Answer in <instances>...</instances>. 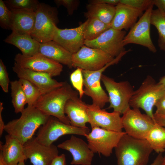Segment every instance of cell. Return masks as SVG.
I'll return each mask as SVG.
<instances>
[{
	"instance_id": "cell-21",
	"label": "cell",
	"mask_w": 165,
	"mask_h": 165,
	"mask_svg": "<svg viewBox=\"0 0 165 165\" xmlns=\"http://www.w3.org/2000/svg\"><path fill=\"white\" fill-rule=\"evenodd\" d=\"M5 142L3 145L0 141V153L7 165H17L27 159L24 145L16 138L7 134Z\"/></svg>"
},
{
	"instance_id": "cell-20",
	"label": "cell",
	"mask_w": 165,
	"mask_h": 165,
	"mask_svg": "<svg viewBox=\"0 0 165 165\" xmlns=\"http://www.w3.org/2000/svg\"><path fill=\"white\" fill-rule=\"evenodd\" d=\"M115 14L111 24L112 28L118 30L128 31L137 22L143 11L119 3L116 6Z\"/></svg>"
},
{
	"instance_id": "cell-35",
	"label": "cell",
	"mask_w": 165,
	"mask_h": 165,
	"mask_svg": "<svg viewBox=\"0 0 165 165\" xmlns=\"http://www.w3.org/2000/svg\"><path fill=\"white\" fill-rule=\"evenodd\" d=\"M119 3L143 11L153 5L152 0H120Z\"/></svg>"
},
{
	"instance_id": "cell-16",
	"label": "cell",
	"mask_w": 165,
	"mask_h": 165,
	"mask_svg": "<svg viewBox=\"0 0 165 165\" xmlns=\"http://www.w3.org/2000/svg\"><path fill=\"white\" fill-rule=\"evenodd\" d=\"M24 147L27 159H29L32 165H50L58 156L57 146L53 144L50 146L43 145L35 137L26 142Z\"/></svg>"
},
{
	"instance_id": "cell-29",
	"label": "cell",
	"mask_w": 165,
	"mask_h": 165,
	"mask_svg": "<svg viewBox=\"0 0 165 165\" xmlns=\"http://www.w3.org/2000/svg\"><path fill=\"white\" fill-rule=\"evenodd\" d=\"M151 24L157 29L158 34V46L161 50L165 51V13L157 9L152 10Z\"/></svg>"
},
{
	"instance_id": "cell-43",
	"label": "cell",
	"mask_w": 165,
	"mask_h": 165,
	"mask_svg": "<svg viewBox=\"0 0 165 165\" xmlns=\"http://www.w3.org/2000/svg\"><path fill=\"white\" fill-rule=\"evenodd\" d=\"M3 109L2 103L0 102V136H2L6 124L3 121L2 116V112Z\"/></svg>"
},
{
	"instance_id": "cell-40",
	"label": "cell",
	"mask_w": 165,
	"mask_h": 165,
	"mask_svg": "<svg viewBox=\"0 0 165 165\" xmlns=\"http://www.w3.org/2000/svg\"><path fill=\"white\" fill-rule=\"evenodd\" d=\"M66 164L65 156L62 154L56 157L50 165H66Z\"/></svg>"
},
{
	"instance_id": "cell-10",
	"label": "cell",
	"mask_w": 165,
	"mask_h": 165,
	"mask_svg": "<svg viewBox=\"0 0 165 165\" xmlns=\"http://www.w3.org/2000/svg\"><path fill=\"white\" fill-rule=\"evenodd\" d=\"M114 58L100 49L84 45L72 54V61L73 67L95 71L102 68Z\"/></svg>"
},
{
	"instance_id": "cell-27",
	"label": "cell",
	"mask_w": 165,
	"mask_h": 165,
	"mask_svg": "<svg viewBox=\"0 0 165 165\" xmlns=\"http://www.w3.org/2000/svg\"><path fill=\"white\" fill-rule=\"evenodd\" d=\"M145 139L153 150L157 153H162L165 151V128L155 123Z\"/></svg>"
},
{
	"instance_id": "cell-2",
	"label": "cell",
	"mask_w": 165,
	"mask_h": 165,
	"mask_svg": "<svg viewBox=\"0 0 165 165\" xmlns=\"http://www.w3.org/2000/svg\"><path fill=\"white\" fill-rule=\"evenodd\" d=\"M79 93L66 82L62 86L41 95L33 106L46 114L54 117L61 122L70 124L64 113V108L68 101L78 97Z\"/></svg>"
},
{
	"instance_id": "cell-23",
	"label": "cell",
	"mask_w": 165,
	"mask_h": 165,
	"mask_svg": "<svg viewBox=\"0 0 165 165\" xmlns=\"http://www.w3.org/2000/svg\"><path fill=\"white\" fill-rule=\"evenodd\" d=\"M18 48L23 55L33 56L38 53L40 43L33 38L30 34L13 31L4 40Z\"/></svg>"
},
{
	"instance_id": "cell-18",
	"label": "cell",
	"mask_w": 165,
	"mask_h": 165,
	"mask_svg": "<svg viewBox=\"0 0 165 165\" xmlns=\"http://www.w3.org/2000/svg\"><path fill=\"white\" fill-rule=\"evenodd\" d=\"M86 23L85 21L77 27L69 29L57 27L52 40L72 54L76 53L84 45L83 30Z\"/></svg>"
},
{
	"instance_id": "cell-25",
	"label": "cell",
	"mask_w": 165,
	"mask_h": 165,
	"mask_svg": "<svg viewBox=\"0 0 165 165\" xmlns=\"http://www.w3.org/2000/svg\"><path fill=\"white\" fill-rule=\"evenodd\" d=\"M38 53L50 59L67 65L70 68H73L72 54L53 40L40 43Z\"/></svg>"
},
{
	"instance_id": "cell-36",
	"label": "cell",
	"mask_w": 165,
	"mask_h": 165,
	"mask_svg": "<svg viewBox=\"0 0 165 165\" xmlns=\"http://www.w3.org/2000/svg\"><path fill=\"white\" fill-rule=\"evenodd\" d=\"M10 82L6 67L2 60L0 59V86L4 92H8V87Z\"/></svg>"
},
{
	"instance_id": "cell-48",
	"label": "cell",
	"mask_w": 165,
	"mask_h": 165,
	"mask_svg": "<svg viewBox=\"0 0 165 165\" xmlns=\"http://www.w3.org/2000/svg\"><path fill=\"white\" fill-rule=\"evenodd\" d=\"M24 161H23L19 162L17 165H25Z\"/></svg>"
},
{
	"instance_id": "cell-44",
	"label": "cell",
	"mask_w": 165,
	"mask_h": 165,
	"mask_svg": "<svg viewBox=\"0 0 165 165\" xmlns=\"http://www.w3.org/2000/svg\"><path fill=\"white\" fill-rule=\"evenodd\" d=\"M163 158L162 153H159L152 163L146 165H162Z\"/></svg>"
},
{
	"instance_id": "cell-8",
	"label": "cell",
	"mask_w": 165,
	"mask_h": 165,
	"mask_svg": "<svg viewBox=\"0 0 165 165\" xmlns=\"http://www.w3.org/2000/svg\"><path fill=\"white\" fill-rule=\"evenodd\" d=\"M87 127H77L65 124L54 117L50 116L46 122L38 128L35 137L41 144L46 146L53 144L61 136L76 134L86 137L90 133Z\"/></svg>"
},
{
	"instance_id": "cell-34",
	"label": "cell",
	"mask_w": 165,
	"mask_h": 165,
	"mask_svg": "<svg viewBox=\"0 0 165 165\" xmlns=\"http://www.w3.org/2000/svg\"><path fill=\"white\" fill-rule=\"evenodd\" d=\"M12 12L4 1L0 0V25L3 28L10 29Z\"/></svg>"
},
{
	"instance_id": "cell-38",
	"label": "cell",
	"mask_w": 165,
	"mask_h": 165,
	"mask_svg": "<svg viewBox=\"0 0 165 165\" xmlns=\"http://www.w3.org/2000/svg\"><path fill=\"white\" fill-rule=\"evenodd\" d=\"M155 106L156 108L155 113L165 115V96L159 99L156 103Z\"/></svg>"
},
{
	"instance_id": "cell-7",
	"label": "cell",
	"mask_w": 165,
	"mask_h": 165,
	"mask_svg": "<svg viewBox=\"0 0 165 165\" xmlns=\"http://www.w3.org/2000/svg\"><path fill=\"white\" fill-rule=\"evenodd\" d=\"M101 81L107 91L110 105L108 108L123 114L130 108V101L134 93L133 87L127 81L119 82L102 75Z\"/></svg>"
},
{
	"instance_id": "cell-37",
	"label": "cell",
	"mask_w": 165,
	"mask_h": 165,
	"mask_svg": "<svg viewBox=\"0 0 165 165\" xmlns=\"http://www.w3.org/2000/svg\"><path fill=\"white\" fill-rule=\"evenodd\" d=\"M54 2L57 6L63 5L66 8L69 15L77 9L79 3V1L76 0H55Z\"/></svg>"
},
{
	"instance_id": "cell-46",
	"label": "cell",
	"mask_w": 165,
	"mask_h": 165,
	"mask_svg": "<svg viewBox=\"0 0 165 165\" xmlns=\"http://www.w3.org/2000/svg\"><path fill=\"white\" fill-rule=\"evenodd\" d=\"M0 165H7L4 162L1 153H0Z\"/></svg>"
},
{
	"instance_id": "cell-6",
	"label": "cell",
	"mask_w": 165,
	"mask_h": 165,
	"mask_svg": "<svg viewBox=\"0 0 165 165\" xmlns=\"http://www.w3.org/2000/svg\"><path fill=\"white\" fill-rule=\"evenodd\" d=\"M58 20L56 9L40 3L36 12V17L31 36L40 43L52 40Z\"/></svg>"
},
{
	"instance_id": "cell-9",
	"label": "cell",
	"mask_w": 165,
	"mask_h": 165,
	"mask_svg": "<svg viewBox=\"0 0 165 165\" xmlns=\"http://www.w3.org/2000/svg\"><path fill=\"white\" fill-rule=\"evenodd\" d=\"M126 134L125 131L117 132L96 127L92 128L86 137L89 147L94 153L109 157Z\"/></svg>"
},
{
	"instance_id": "cell-13",
	"label": "cell",
	"mask_w": 165,
	"mask_h": 165,
	"mask_svg": "<svg viewBox=\"0 0 165 165\" xmlns=\"http://www.w3.org/2000/svg\"><path fill=\"white\" fill-rule=\"evenodd\" d=\"M126 35L125 31L118 30L111 28L96 39L85 41L84 45L100 49L115 58L126 50L122 42Z\"/></svg>"
},
{
	"instance_id": "cell-39",
	"label": "cell",
	"mask_w": 165,
	"mask_h": 165,
	"mask_svg": "<svg viewBox=\"0 0 165 165\" xmlns=\"http://www.w3.org/2000/svg\"><path fill=\"white\" fill-rule=\"evenodd\" d=\"M120 0H91L88 2L89 4H106L116 6L119 3Z\"/></svg>"
},
{
	"instance_id": "cell-5",
	"label": "cell",
	"mask_w": 165,
	"mask_h": 165,
	"mask_svg": "<svg viewBox=\"0 0 165 165\" xmlns=\"http://www.w3.org/2000/svg\"><path fill=\"white\" fill-rule=\"evenodd\" d=\"M129 50L121 52L117 57L104 67L97 70L90 71L82 70L84 94L91 97L92 104L103 108L109 102V98L102 88L101 83L103 72L110 66L117 64Z\"/></svg>"
},
{
	"instance_id": "cell-19",
	"label": "cell",
	"mask_w": 165,
	"mask_h": 165,
	"mask_svg": "<svg viewBox=\"0 0 165 165\" xmlns=\"http://www.w3.org/2000/svg\"><path fill=\"white\" fill-rule=\"evenodd\" d=\"M57 147L71 153L72 156L71 165H91L94 153L90 148L88 144L82 139L72 135Z\"/></svg>"
},
{
	"instance_id": "cell-28",
	"label": "cell",
	"mask_w": 165,
	"mask_h": 165,
	"mask_svg": "<svg viewBox=\"0 0 165 165\" xmlns=\"http://www.w3.org/2000/svg\"><path fill=\"white\" fill-rule=\"evenodd\" d=\"M86 22L83 30L85 41L94 40L111 28V25L106 24L94 18H88Z\"/></svg>"
},
{
	"instance_id": "cell-22",
	"label": "cell",
	"mask_w": 165,
	"mask_h": 165,
	"mask_svg": "<svg viewBox=\"0 0 165 165\" xmlns=\"http://www.w3.org/2000/svg\"><path fill=\"white\" fill-rule=\"evenodd\" d=\"M87 108V104L79 97L68 100L65 105L64 111L70 124L77 127H87L86 124L89 122Z\"/></svg>"
},
{
	"instance_id": "cell-11",
	"label": "cell",
	"mask_w": 165,
	"mask_h": 165,
	"mask_svg": "<svg viewBox=\"0 0 165 165\" xmlns=\"http://www.w3.org/2000/svg\"><path fill=\"white\" fill-rule=\"evenodd\" d=\"M123 128L126 134L133 138L145 139L149 132L155 124L154 120L139 109L129 108L122 117Z\"/></svg>"
},
{
	"instance_id": "cell-15",
	"label": "cell",
	"mask_w": 165,
	"mask_h": 165,
	"mask_svg": "<svg viewBox=\"0 0 165 165\" xmlns=\"http://www.w3.org/2000/svg\"><path fill=\"white\" fill-rule=\"evenodd\" d=\"M87 106L89 123L91 128L97 127L115 132L123 131L122 117L120 113L114 111L108 112L93 104H87Z\"/></svg>"
},
{
	"instance_id": "cell-1",
	"label": "cell",
	"mask_w": 165,
	"mask_h": 165,
	"mask_svg": "<svg viewBox=\"0 0 165 165\" xmlns=\"http://www.w3.org/2000/svg\"><path fill=\"white\" fill-rule=\"evenodd\" d=\"M20 117L6 124L5 131L24 145L33 136L36 131L48 120L50 116L33 106H28Z\"/></svg>"
},
{
	"instance_id": "cell-24",
	"label": "cell",
	"mask_w": 165,
	"mask_h": 165,
	"mask_svg": "<svg viewBox=\"0 0 165 165\" xmlns=\"http://www.w3.org/2000/svg\"><path fill=\"white\" fill-rule=\"evenodd\" d=\"M11 11L10 29L31 35L34 26L36 11L29 9H14Z\"/></svg>"
},
{
	"instance_id": "cell-4",
	"label": "cell",
	"mask_w": 165,
	"mask_h": 165,
	"mask_svg": "<svg viewBox=\"0 0 165 165\" xmlns=\"http://www.w3.org/2000/svg\"><path fill=\"white\" fill-rule=\"evenodd\" d=\"M165 96L163 86L156 83L151 76L148 75L139 87L134 91L129 105L132 108H141L154 120L153 108L156 102Z\"/></svg>"
},
{
	"instance_id": "cell-12",
	"label": "cell",
	"mask_w": 165,
	"mask_h": 165,
	"mask_svg": "<svg viewBox=\"0 0 165 165\" xmlns=\"http://www.w3.org/2000/svg\"><path fill=\"white\" fill-rule=\"evenodd\" d=\"M153 6L151 5L145 11L126 35L122 42L124 46L129 44H136L147 48L153 53L156 52L157 50L150 35L151 17Z\"/></svg>"
},
{
	"instance_id": "cell-45",
	"label": "cell",
	"mask_w": 165,
	"mask_h": 165,
	"mask_svg": "<svg viewBox=\"0 0 165 165\" xmlns=\"http://www.w3.org/2000/svg\"><path fill=\"white\" fill-rule=\"evenodd\" d=\"M158 83L163 86L165 89V76L161 78Z\"/></svg>"
},
{
	"instance_id": "cell-31",
	"label": "cell",
	"mask_w": 165,
	"mask_h": 165,
	"mask_svg": "<svg viewBox=\"0 0 165 165\" xmlns=\"http://www.w3.org/2000/svg\"><path fill=\"white\" fill-rule=\"evenodd\" d=\"M20 82L24 93L28 106H33L42 95L39 90L29 81L20 78Z\"/></svg>"
},
{
	"instance_id": "cell-14",
	"label": "cell",
	"mask_w": 165,
	"mask_h": 165,
	"mask_svg": "<svg viewBox=\"0 0 165 165\" xmlns=\"http://www.w3.org/2000/svg\"><path fill=\"white\" fill-rule=\"evenodd\" d=\"M14 60L16 64L22 67L35 72L46 73L52 77L60 75L63 71L62 64L38 53L31 56L19 53L15 55Z\"/></svg>"
},
{
	"instance_id": "cell-26",
	"label": "cell",
	"mask_w": 165,
	"mask_h": 165,
	"mask_svg": "<svg viewBox=\"0 0 165 165\" xmlns=\"http://www.w3.org/2000/svg\"><path fill=\"white\" fill-rule=\"evenodd\" d=\"M84 13L87 19L94 18L102 22L111 25L114 16L116 6L106 4H87Z\"/></svg>"
},
{
	"instance_id": "cell-3",
	"label": "cell",
	"mask_w": 165,
	"mask_h": 165,
	"mask_svg": "<svg viewBox=\"0 0 165 165\" xmlns=\"http://www.w3.org/2000/svg\"><path fill=\"white\" fill-rule=\"evenodd\" d=\"M115 148L117 165H146L153 151L146 139L136 138L126 134Z\"/></svg>"
},
{
	"instance_id": "cell-17",
	"label": "cell",
	"mask_w": 165,
	"mask_h": 165,
	"mask_svg": "<svg viewBox=\"0 0 165 165\" xmlns=\"http://www.w3.org/2000/svg\"><path fill=\"white\" fill-rule=\"evenodd\" d=\"M12 68L19 79H23L31 82L39 90L42 95L62 86L66 82L57 81L48 74L22 67L15 62Z\"/></svg>"
},
{
	"instance_id": "cell-30",
	"label": "cell",
	"mask_w": 165,
	"mask_h": 165,
	"mask_svg": "<svg viewBox=\"0 0 165 165\" xmlns=\"http://www.w3.org/2000/svg\"><path fill=\"white\" fill-rule=\"evenodd\" d=\"M12 103L15 112L22 113L27 104L26 97L21 85L18 80L10 82Z\"/></svg>"
},
{
	"instance_id": "cell-32",
	"label": "cell",
	"mask_w": 165,
	"mask_h": 165,
	"mask_svg": "<svg viewBox=\"0 0 165 165\" xmlns=\"http://www.w3.org/2000/svg\"><path fill=\"white\" fill-rule=\"evenodd\" d=\"M4 2L10 10L29 9L36 11L40 3L37 0H6Z\"/></svg>"
},
{
	"instance_id": "cell-41",
	"label": "cell",
	"mask_w": 165,
	"mask_h": 165,
	"mask_svg": "<svg viewBox=\"0 0 165 165\" xmlns=\"http://www.w3.org/2000/svg\"><path fill=\"white\" fill-rule=\"evenodd\" d=\"M153 119L155 123L165 128V115L155 113L153 114Z\"/></svg>"
},
{
	"instance_id": "cell-33",
	"label": "cell",
	"mask_w": 165,
	"mask_h": 165,
	"mask_svg": "<svg viewBox=\"0 0 165 165\" xmlns=\"http://www.w3.org/2000/svg\"><path fill=\"white\" fill-rule=\"evenodd\" d=\"M82 69L77 68L70 74V78L73 86L78 91L79 98H82L84 94L83 77L82 72Z\"/></svg>"
},
{
	"instance_id": "cell-42",
	"label": "cell",
	"mask_w": 165,
	"mask_h": 165,
	"mask_svg": "<svg viewBox=\"0 0 165 165\" xmlns=\"http://www.w3.org/2000/svg\"><path fill=\"white\" fill-rule=\"evenodd\" d=\"M154 5L165 13V0H152Z\"/></svg>"
},
{
	"instance_id": "cell-47",
	"label": "cell",
	"mask_w": 165,
	"mask_h": 165,
	"mask_svg": "<svg viewBox=\"0 0 165 165\" xmlns=\"http://www.w3.org/2000/svg\"><path fill=\"white\" fill-rule=\"evenodd\" d=\"M162 165H165V155L163 156Z\"/></svg>"
}]
</instances>
